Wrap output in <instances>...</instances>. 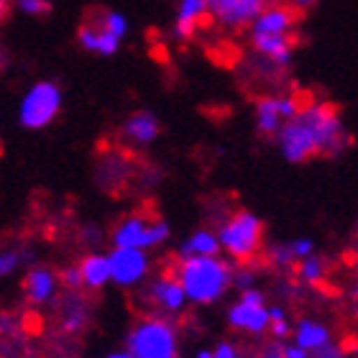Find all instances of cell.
Masks as SVG:
<instances>
[{"mask_svg":"<svg viewBox=\"0 0 358 358\" xmlns=\"http://www.w3.org/2000/svg\"><path fill=\"white\" fill-rule=\"evenodd\" d=\"M8 8H10V3H8V0H0V23L6 21V15H8Z\"/></svg>","mask_w":358,"mask_h":358,"instance_id":"40","label":"cell"},{"mask_svg":"<svg viewBox=\"0 0 358 358\" xmlns=\"http://www.w3.org/2000/svg\"><path fill=\"white\" fill-rule=\"evenodd\" d=\"M159 134H162V123H159V115L151 110H136L131 113L123 126H120V136L123 141L131 143V146H138V149H146L157 141Z\"/></svg>","mask_w":358,"mask_h":358,"instance_id":"11","label":"cell"},{"mask_svg":"<svg viewBox=\"0 0 358 358\" xmlns=\"http://www.w3.org/2000/svg\"><path fill=\"white\" fill-rule=\"evenodd\" d=\"M64 92L54 80H38L23 92L18 103V123L26 131H44L59 118Z\"/></svg>","mask_w":358,"mask_h":358,"instance_id":"3","label":"cell"},{"mask_svg":"<svg viewBox=\"0 0 358 358\" xmlns=\"http://www.w3.org/2000/svg\"><path fill=\"white\" fill-rule=\"evenodd\" d=\"M6 64H8V49L3 44H0V69L6 67Z\"/></svg>","mask_w":358,"mask_h":358,"instance_id":"41","label":"cell"},{"mask_svg":"<svg viewBox=\"0 0 358 358\" xmlns=\"http://www.w3.org/2000/svg\"><path fill=\"white\" fill-rule=\"evenodd\" d=\"M0 157H3V143H0Z\"/></svg>","mask_w":358,"mask_h":358,"instance_id":"45","label":"cell"},{"mask_svg":"<svg viewBox=\"0 0 358 358\" xmlns=\"http://www.w3.org/2000/svg\"><path fill=\"white\" fill-rule=\"evenodd\" d=\"M228 322L233 330H243L251 336H262L268 330V307L264 305V294L256 287L241 292V299L228 310Z\"/></svg>","mask_w":358,"mask_h":358,"instance_id":"7","label":"cell"},{"mask_svg":"<svg viewBox=\"0 0 358 358\" xmlns=\"http://www.w3.org/2000/svg\"><path fill=\"white\" fill-rule=\"evenodd\" d=\"M103 358H134V356H131V353H128L126 348H123V351H110V353H105Z\"/></svg>","mask_w":358,"mask_h":358,"instance_id":"39","label":"cell"},{"mask_svg":"<svg viewBox=\"0 0 358 358\" xmlns=\"http://www.w3.org/2000/svg\"><path fill=\"white\" fill-rule=\"evenodd\" d=\"M271 259H274L276 264H282V266H289V264L294 262L289 243H276V246L271 248Z\"/></svg>","mask_w":358,"mask_h":358,"instance_id":"31","label":"cell"},{"mask_svg":"<svg viewBox=\"0 0 358 358\" xmlns=\"http://www.w3.org/2000/svg\"><path fill=\"white\" fill-rule=\"evenodd\" d=\"M282 126H284V120H282V115H279L276 97H259V100H256V128H259V134L276 136Z\"/></svg>","mask_w":358,"mask_h":358,"instance_id":"23","label":"cell"},{"mask_svg":"<svg viewBox=\"0 0 358 358\" xmlns=\"http://www.w3.org/2000/svg\"><path fill=\"white\" fill-rule=\"evenodd\" d=\"M264 358H282V351H279L276 345H271V348H268L266 356H264Z\"/></svg>","mask_w":358,"mask_h":358,"instance_id":"42","label":"cell"},{"mask_svg":"<svg viewBox=\"0 0 358 358\" xmlns=\"http://www.w3.org/2000/svg\"><path fill=\"white\" fill-rule=\"evenodd\" d=\"M169 236H172V228H169V223H166V220H162V217H151V223H149V251H151V248L164 246L166 241H169Z\"/></svg>","mask_w":358,"mask_h":358,"instance_id":"27","label":"cell"},{"mask_svg":"<svg viewBox=\"0 0 358 358\" xmlns=\"http://www.w3.org/2000/svg\"><path fill=\"white\" fill-rule=\"evenodd\" d=\"M126 177H128L126 159H120V157H108L95 166L97 185L103 187V189H110V192L115 189V185H123Z\"/></svg>","mask_w":358,"mask_h":358,"instance_id":"24","label":"cell"},{"mask_svg":"<svg viewBox=\"0 0 358 358\" xmlns=\"http://www.w3.org/2000/svg\"><path fill=\"white\" fill-rule=\"evenodd\" d=\"M213 358H243V356L236 351V345L223 341V343H217L215 348H213Z\"/></svg>","mask_w":358,"mask_h":358,"instance_id":"33","label":"cell"},{"mask_svg":"<svg viewBox=\"0 0 358 358\" xmlns=\"http://www.w3.org/2000/svg\"><path fill=\"white\" fill-rule=\"evenodd\" d=\"M254 46L256 52H262L274 64H289L294 38L289 34H284V36H254Z\"/></svg>","mask_w":358,"mask_h":358,"instance_id":"22","label":"cell"},{"mask_svg":"<svg viewBox=\"0 0 358 358\" xmlns=\"http://www.w3.org/2000/svg\"><path fill=\"white\" fill-rule=\"evenodd\" d=\"M282 358H310V353L302 351L299 345H284V348H282Z\"/></svg>","mask_w":358,"mask_h":358,"instance_id":"36","label":"cell"},{"mask_svg":"<svg viewBox=\"0 0 358 358\" xmlns=\"http://www.w3.org/2000/svg\"><path fill=\"white\" fill-rule=\"evenodd\" d=\"M268 330H271V336H274L276 341H284V338H287V336L292 333V328H289V322H287V317H284V320L268 322Z\"/></svg>","mask_w":358,"mask_h":358,"instance_id":"34","label":"cell"},{"mask_svg":"<svg viewBox=\"0 0 358 358\" xmlns=\"http://www.w3.org/2000/svg\"><path fill=\"white\" fill-rule=\"evenodd\" d=\"M174 276L185 289L187 302L213 305L233 284V266L220 256H194V259H179Z\"/></svg>","mask_w":358,"mask_h":358,"instance_id":"1","label":"cell"},{"mask_svg":"<svg viewBox=\"0 0 358 358\" xmlns=\"http://www.w3.org/2000/svg\"><path fill=\"white\" fill-rule=\"evenodd\" d=\"M80 238L85 241V243H87V246H92L95 248L97 243H100V241H103V231H100V228H97V225H92V223H87L83 228V231H80Z\"/></svg>","mask_w":358,"mask_h":358,"instance_id":"32","label":"cell"},{"mask_svg":"<svg viewBox=\"0 0 358 358\" xmlns=\"http://www.w3.org/2000/svg\"><path fill=\"white\" fill-rule=\"evenodd\" d=\"M108 264H110V284L120 289L138 287L149 276L151 268L149 251H141V248H113L108 254Z\"/></svg>","mask_w":358,"mask_h":358,"instance_id":"6","label":"cell"},{"mask_svg":"<svg viewBox=\"0 0 358 358\" xmlns=\"http://www.w3.org/2000/svg\"><path fill=\"white\" fill-rule=\"evenodd\" d=\"M126 351L134 358H179L177 328L166 317H141L126 336Z\"/></svg>","mask_w":358,"mask_h":358,"instance_id":"2","label":"cell"},{"mask_svg":"<svg viewBox=\"0 0 358 358\" xmlns=\"http://www.w3.org/2000/svg\"><path fill=\"white\" fill-rule=\"evenodd\" d=\"M23 294L31 305H49L59 294V274L52 266L34 264V266L26 268V276H23Z\"/></svg>","mask_w":358,"mask_h":358,"instance_id":"10","label":"cell"},{"mask_svg":"<svg viewBox=\"0 0 358 358\" xmlns=\"http://www.w3.org/2000/svg\"><path fill=\"white\" fill-rule=\"evenodd\" d=\"M15 8H18L23 15L41 18V15H46L52 10V3H49V0H15Z\"/></svg>","mask_w":358,"mask_h":358,"instance_id":"28","label":"cell"},{"mask_svg":"<svg viewBox=\"0 0 358 358\" xmlns=\"http://www.w3.org/2000/svg\"><path fill=\"white\" fill-rule=\"evenodd\" d=\"M284 317H287V313H284L282 307H268V322L284 320Z\"/></svg>","mask_w":358,"mask_h":358,"instance_id":"38","label":"cell"},{"mask_svg":"<svg viewBox=\"0 0 358 358\" xmlns=\"http://www.w3.org/2000/svg\"><path fill=\"white\" fill-rule=\"evenodd\" d=\"M315 358H343V348L336 343L322 345L320 351H315Z\"/></svg>","mask_w":358,"mask_h":358,"instance_id":"35","label":"cell"},{"mask_svg":"<svg viewBox=\"0 0 358 358\" xmlns=\"http://www.w3.org/2000/svg\"><path fill=\"white\" fill-rule=\"evenodd\" d=\"M149 299H151V305L166 315H179L187 305L185 289H182V284L177 282L174 274L157 276V279L149 284Z\"/></svg>","mask_w":358,"mask_h":358,"instance_id":"13","label":"cell"},{"mask_svg":"<svg viewBox=\"0 0 358 358\" xmlns=\"http://www.w3.org/2000/svg\"><path fill=\"white\" fill-rule=\"evenodd\" d=\"M328 343H330V330H328V325H322V322L299 320V325L294 328V345H299L302 351L315 353Z\"/></svg>","mask_w":358,"mask_h":358,"instance_id":"19","label":"cell"},{"mask_svg":"<svg viewBox=\"0 0 358 358\" xmlns=\"http://www.w3.org/2000/svg\"><path fill=\"white\" fill-rule=\"evenodd\" d=\"M322 276H325V262L320 256L313 254L299 262V279H305L307 284H317L322 282Z\"/></svg>","mask_w":358,"mask_h":358,"instance_id":"26","label":"cell"},{"mask_svg":"<svg viewBox=\"0 0 358 358\" xmlns=\"http://www.w3.org/2000/svg\"><path fill=\"white\" fill-rule=\"evenodd\" d=\"M59 287H64L67 292H83V276H80V268L67 266L59 271Z\"/></svg>","mask_w":358,"mask_h":358,"instance_id":"29","label":"cell"},{"mask_svg":"<svg viewBox=\"0 0 358 358\" xmlns=\"http://www.w3.org/2000/svg\"><path fill=\"white\" fill-rule=\"evenodd\" d=\"M279 151L289 164H302L307 159L317 157V141L305 120L292 118L279 128Z\"/></svg>","mask_w":358,"mask_h":358,"instance_id":"8","label":"cell"},{"mask_svg":"<svg viewBox=\"0 0 358 358\" xmlns=\"http://www.w3.org/2000/svg\"><path fill=\"white\" fill-rule=\"evenodd\" d=\"M233 282L238 284L241 289H248V287H254V274H248V271H241L238 276H233Z\"/></svg>","mask_w":358,"mask_h":358,"instance_id":"37","label":"cell"},{"mask_svg":"<svg viewBox=\"0 0 358 358\" xmlns=\"http://www.w3.org/2000/svg\"><path fill=\"white\" fill-rule=\"evenodd\" d=\"M80 276H83V289L87 292H100L110 284V264H108V254L100 251H90L83 256V262L77 264Z\"/></svg>","mask_w":358,"mask_h":358,"instance_id":"16","label":"cell"},{"mask_svg":"<svg viewBox=\"0 0 358 358\" xmlns=\"http://www.w3.org/2000/svg\"><path fill=\"white\" fill-rule=\"evenodd\" d=\"M90 322V305L83 292H67L59 302V328L64 336H80Z\"/></svg>","mask_w":358,"mask_h":358,"instance_id":"14","label":"cell"},{"mask_svg":"<svg viewBox=\"0 0 358 358\" xmlns=\"http://www.w3.org/2000/svg\"><path fill=\"white\" fill-rule=\"evenodd\" d=\"M194 358H213V351H210V348H202V351H197Z\"/></svg>","mask_w":358,"mask_h":358,"instance_id":"44","label":"cell"},{"mask_svg":"<svg viewBox=\"0 0 358 358\" xmlns=\"http://www.w3.org/2000/svg\"><path fill=\"white\" fill-rule=\"evenodd\" d=\"M292 3H294L297 8H310V6H315L317 0H292Z\"/></svg>","mask_w":358,"mask_h":358,"instance_id":"43","label":"cell"},{"mask_svg":"<svg viewBox=\"0 0 358 358\" xmlns=\"http://www.w3.org/2000/svg\"><path fill=\"white\" fill-rule=\"evenodd\" d=\"M97 23H100L110 36L118 38V41H123V38L128 36V29H131V26H128V18L120 13V10H103L100 18H97Z\"/></svg>","mask_w":358,"mask_h":358,"instance_id":"25","label":"cell"},{"mask_svg":"<svg viewBox=\"0 0 358 358\" xmlns=\"http://www.w3.org/2000/svg\"><path fill=\"white\" fill-rule=\"evenodd\" d=\"M297 118L305 120L307 126H310L320 154H338V151L343 149V141H345L343 120H341V115H338V110L333 105L307 103L299 110Z\"/></svg>","mask_w":358,"mask_h":358,"instance_id":"5","label":"cell"},{"mask_svg":"<svg viewBox=\"0 0 358 358\" xmlns=\"http://www.w3.org/2000/svg\"><path fill=\"white\" fill-rule=\"evenodd\" d=\"M220 254V243L213 231H194L192 236H187L185 243L179 246V259H194V256H217Z\"/></svg>","mask_w":358,"mask_h":358,"instance_id":"21","label":"cell"},{"mask_svg":"<svg viewBox=\"0 0 358 358\" xmlns=\"http://www.w3.org/2000/svg\"><path fill=\"white\" fill-rule=\"evenodd\" d=\"M208 15H213L225 29H243L256 21L266 8V0H205Z\"/></svg>","mask_w":358,"mask_h":358,"instance_id":"9","label":"cell"},{"mask_svg":"<svg viewBox=\"0 0 358 358\" xmlns=\"http://www.w3.org/2000/svg\"><path fill=\"white\" fill-rule=\"evenodd\" d=\"M220 251L236 259V262H248L251 256L262 248L264 223L262 217L251 210H238L223 223V228L215 233Z\"/></svg>","mask_w":358,"mask_h":358,"instance_id":"4","label":"cell"},{"mask_svg":"<svg viewBox=\"0 0 358 358\" xmlns=\"http://www.w3.org/2000/svg\"><path fill=\"white\" fill-rule=\"evenodd\" d=\"M34 262V248L26 243H10L0 246V279H10Z\"/></svg>","mask_w":358,"mask_h":358,"instance_id":"20","label":"cell"},{"mask_svg":"<svg viewBox=\"0 0 358 358\" xmlns=\"http://www.w3.org/2000/svg\"><path fill=\"white\" fill-rule=\"evenodd\" d=\"M149 223L151 217H146L143 213L126 215L110 231L113 248H141V251H149Z\"/></svg>","mask_w":358,"mask_h":358,"instance_id":"12","label":"cell"},{"mask_svg":"<svg viewBox=\"0 0 358 358\" xmlns=\"http://www.w3.org/2000/svg\"><path fill=\"white\" fill-rule=\"evenodd\" d=\"M77 44L83 46L87 54H95V57H113V54H118L123 41L110 36L97 21H85L77 29Z\"/></svg>","mask_w":358,"mask_h":358,"instance_id":"15","label":"cell"},{"mask_svg":"<svg viewBox=\"0 0 358 358\" xmlns=\"http://www.w3.org/2000/svg\"><path fill=\"white\" fill-rule=\"evenodd\" d=\"M356 299H358V284H356Z\"/></svg>","mask_w":358,"mask_h":358,"instance_id":"46","label":"cell"},{"mask_svg":"<svg viewBox=\"0 0 358 358\" xmlns=\"http://www.w3.org/2000/svg\"><path fill=\"white\" fill-rule=\"evenodd\" d=\"M208 18V6L205 0H179L177 6V21H174V36L179 41L194 38L200 23Z\"/></svg>","mask_w":358,"mask_h":358,"instance_id":"18","label":"cell"},{"mask_svg":"<svg viewBox=\"0 0 358 358\" xmlns=\"http://www.w3.org/2000/svg\"><path fill=\"white\" fill-rule=\"evenodd\" d=\"M294 26V13L289 8H264L251 23V36H284Z\"/></svg>","mask_w":358,"mask_h":358,"instance_id":"17","label":"cell"},{"mask_svg":"<svg viewBox=\"0 0 358 358\" xmlns=\"http://www.w3.org/2000/svg\"><path fill=\"white\" fill-rule=\"evenodd\" d=\"M289 248H292L294 262H302V259L315 254V241L313 238H294V241H289Z\"/></svg>","mask_w":358,"mask_h":358,"instance_id":"30","label":"cell"}]
</instances>
